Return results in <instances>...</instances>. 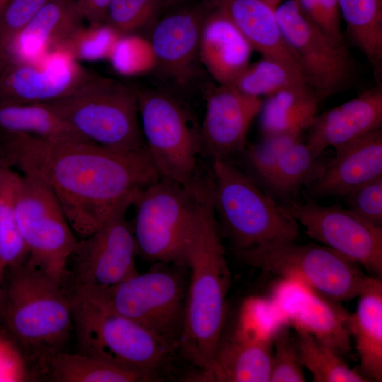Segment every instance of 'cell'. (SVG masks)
Returning <instances> with one entry per match:
<instances>
[{
    "mask_svg": "<svg viewBox=\"0 0 382 382\" xmlns=\"http://www.w3.org/2000/svg\"><path fill=\"white\" fill-rule=\"evenodd\" d=\"M0 152L7 165L51 191L79 238L95 232L123 200L161 178L147 149L122 151L1 132Z\"/></svg>",
    "mask_w": 382,
    "mask_h": 382,
    "instance_id": "cell-1",
    "label": "cell"
},
{
    "mask_svg": "<svg viewBox=\"0 0 382 382\" xmlns=\"http://www.w3.org/2000/svg\"><path fill=\"white\" fill-rule=\"evenodd\" d=\"M185 265L190 270L179 349L207 375L222 338L231 273L219 235L212 188L204 198L187 242Z\"/></svg>",
    "mask_w": 382,
    "mask_h": 382,
    "instance_id": "cell-2",
    "label": "cell"
},
{
    "mask_svg": "<svg viewBox=\"0 0 382 382\" xmlns=\"http://www.w3.org/2000/svg\"><path fill=\"white\" fill-rule=\"evenodd\" d=\"M2 323L25 358L43 374L73 328L70 296L63 285L25 265L8 270Z\"/></svg>",
    "mask_w": 382,
    "mask_h": 382,
    "instance_id": "cell-3",
    "label": "cell"
},
{
    "mask_svg": "<svg viewBox=\"0 0 382 382\" xmlns=\"http://www.w3.org/2000/svg\"><path fill=\"white\" fill-rule=\"evenodd\" d=\"M212 178L215 216L237 251L299 239L286 206L230 161L212 160Z\"/></svg>",
    "mask_w": 382,
    "mask_h": 382,
    "instance_id": "cell-4",
    "label": "cell"
},
{
    "mask_svg": "<svg viewBox=\"0 0 382 382\" xmlns=\"http://www.w3.org/2000/svg\"><path fill=\"white\" fill-rule=\"evenodd\" d=\"M212 186L211 175L188 184L160 178L140 190L132 224L138 254L151 262L185 266L189 237Z\"/></svg>",
    "mask_w": 382,
    "mask_h": 382,
    "instance_id": "cell-5",
    "label": "cell"
},
{
    "mask_svg": "<svg viewBox=\"0 0 382 382\" xmlns=\"http://www.w3.org/2000/svg\"><path fill=\"white\" fill-rule=\"evenodd\" d=\"M46 103L89 142L122 151L146 149L137 89L122 82L93 74L73 93Z\"/></svg>",
    "mask_w": 382,
    "mask_h": 382,
    "instance_id": "cell-6",
    "label": "cell"
},
{
    "mask_svg": "<svg viewBox=\"0 0 382 382\" xmlns=\"http://www.w3.org/2000/svg\"><path fill=\"white\" fill-rule=\"evenodd\" d=\"M151 270L105 290L80 293L144 327L172 352L179 349L187 296L183 267L155 263Z\"/></svg>",
    "mask_w": 382,
    "mask_h": 382,
    "instance_id": "cell-7",
    "label": "cell"
},
{
    "mask_svg": "<svg viewBox=\"0 0 382 382\" xmlns=\"http://www.w3.org/2000/svg\"><path fill=\"white\" fill-rule=\"evenodd\" d=\"M73 327L79 352L96 356L139 372L150 381L173 352L137 323L109 310L87 296H70Z\"/></svg>",
    "mask_w": 382,
    "mask_h": 382,
    "instance_id": "cell-8",
    "label": "cell"
},
{
    "mask_svg": "<svg viewBox=\"0 0 382 382\" xmlns=\"http://www.w3.org/2000/svg\"><path fill=\"white\" fill-rule=\"evenodd\" d=\"M237 253L254 267L298 281L339 302L358 296L367 277L357 264L323 245L274 242Z\"/></svg>",
    "mask_w": 382,
    "mask_h": 382,
    "instance_id": "cell-9",
    "label": "cell"
},
{
    "mask_svg": "<svg viewBox=\"0 0 382 382\" xmlns=\"http://www.w3.org/2000/svg\"><path fill=\"white\" fill-rule=\"evenodd\" d=\"M137 93L143 138L161 178L191 183L198 176L200 129L170 95L151 89H137Z\"/></svg>",
    "mask_w": 382,
    "mask_h": 382,
    "instance_id": "cell-10",
    "label": "cell"
},
{
    "mask_svg": "<svg viewBox=\"0 0 382 382\" xmlns=\"http://www.w3.org/2000/svg\"><path fill=\"white\" fill-rule=\"evenodd\" d=\"M16 207L29 253L25 265L63 285L78 238L57 199L42 182L22 175Z\"/></svg>",
    "mask_w": 382,
    "mask_h": 382,
    "instance_id": "cell-11",
    "label": "cell"
},
{
    "mask_svg": "<svg viewBox=\"0 0 382 382\" xmlns=\"http://www.w3.org/2000/svg\"><path fill=\"white\" fill-rule=\"evenodd\" d=\"M277 20L307 85L321 100L346 88L354 66L345 42L328 35L301 11L296 0L282 2Z\"/></svg>",
    "mask_w": 382,
    "mask_h": 382,
    "instance_id": "cell-12",
    "label": "cell"
},
{
    "mask_svg": "<svg viewBox=\"0 0 382 382\" xmlns=\"http://www.w3.org/2000/svg\"><path fill=\"white\" fill-rule=\"evenodd\" d=\"M136 194L123 200L95 232L78 239L71 256L72 292L105 290L138 274L137 247L132 224L126 218Z\"/></svg>",
    "mask_w": 382,
    "mask_h": 382,
    "instance_id": "cell-13",
    "label": "cell"
},
{
    "mask_svg": "<svg viewBox=\"0 0 382 382\" xmlns=\"http://www.w3.org/2000/svg\"><path fill=\"white\" fill-rule=\"evenodd\" d=\"M312 239L382 277V226L340 204L323 206L311 198L284 204Z\"/></svg>",
    "mask_w": 382,
    "mask_h": 382,
    "instance_id": "cell-14",
    "label": "cell"
},
{
    "mask_svg": "<svg viewBox=\"0 0 382 382\" xmlns=\"http://www.w3.org/2000/svg\"><path fill=\"white\" fill-rule=\"evenodd\" d=\"M93 74L69 50L53 51L40 66L0 57V105L57 100L76 91Z\"/></svg>",
    "mask_w": 382,
    "mask_h": 382,
    "instance_id": "cell-15",
    "label": "cell"
},
{
    "mask_svg": "<svg viewBox=\"0 0 382 382\" xmlns=\"http://www.w3.org/2000/svg\"><path fill=\"white\" fill-rule=\"evenodd\" d=\"M271 300L295 330L309 333L341 356L350 351V313L339 301L289 279L275 285Z\"/></svg>",
    "mask_w": 382,
    "mask_h": 382,
    "instance_id": "cell-16",
    "label": "cell"
},
{
    "mask_svg": "<svg viewBox=\"0 0 382 382\" xmlns=\"http://www.w3.org/2000/svg\"><path fill=\"white\" fill-rule=\"evenodd\" d=\"M262 103L231 85L210 89L200 129L202 149L212 160L229 161L242 154L251 122L260 114Z\"/></svg>",
    "mask_w": 382,
    "mask_h": 382,
    "instance_id": "cell-17",
    "label": "cell"
},
{
    "mask_svg": "<svg viewBox=\"0 0 382 382\" xmlns=\"http://www.w3.org/2000/svg\"><path fill=\"white\" fill-rule=\"evenodd\" d=\"M382 127V84L361 92L332 109L317 115L310 127L306 144L323 154L337 149Z\"/></svg>",
    "mask_w": 382,
    "mask_h": 382,
    "instance_id": "cell-18",
    "label": "cell"
},
{
    "mask_svg": "<svg viewBox=\"0 0 382 382\" xmlns=\"http://www.w3.org/2000/svg\"><path fill=\"white\" fill-rule=\"evenodd\" d=\"M206 21L193 9H182L164 16L154 27L150 45L157 67L183 83L194 68L202 44Z\"/></svg>",
    "mask_w": 382,
    "mask_h": 382,
    "instance_id": "cell-19",
    "label": "cell"
},
{
    "mask_svg": "<svg viewBox=\"0 0 382 382\" xmlns=\"http://www.w3.org/2000/svg\"><path fill=\"white\" fill-rule=\"evenodd\" d=\"M382 175V129L335 149L310 186L316 197H342L355 187Z\"/></svg>",
    "mask_w": 382,
    "mask_h": 382,
    "instance_id": "cell-20",
    "label": "cell"
},
{
    "mask_svg": "<svg viewBox=\"0 0 382 382\" xmlns=\"http://www.w3.org/2000/svg\"><path fill=\"white\" fill-rule=\"evenodd\" d=\"M75 0H51L0 52V57L33 62L48 50L67 43L81 28Z\"/></svg>",
    "mask_w": 382,
    "mask_h": 382,
    "instance_id": "cell-21",
    "label": "cell"
},
{
    "mask_svg": "<svg viewBox=\"0 0 382 382\" xmlns=\"http://www.w3.org/2000/svg\"><path fill=\"white\" fill-rule=\"evenodd\" d=\"M212 1L252 49L262 57L277 59L301 74L282 35L276 8L262 0Z\"/></svg>",
    "mask_w": 382,
    "mask_h": 382,
    "instance_id": "cell-22",
    "label": "cell"
},
{
    "mask_svg": "<svg viewBox=\"0 0 382 382\" xmlns=\"http://www.w3.org/2000/svg\"><path fill=\"white\" fill-rule=\"evenodd\" d=\"M273 340L250 337L237 329L221 338L213 369L202 379L220 382H270Z\"/></svg>",
    "mask_w": 382,
    "mask_h": 382,
    "instance_id": "cell-23",
    "label": "cell"
},
{
    "mask_svg": "<svg viewBox=\"0 0 382 382\" xmlns=\"http://www.w3.org/2000/svg\"><path fill=\"white\" fill-rule=\"evenodd\" d=\"M349 328L360 359V372L371 381H382V283L366 277Z\"/></svg>",
    "mask_w": 382,
    "mask_h": 382,
    "instance_id": "cell-24",
    "label": "cell"
},
{
    "mask_svg": "<svg viewBox=\"0 0 382 382\" xmlns=\"http://www.w3.org/2000/svg\"><path fill=\"white\" fill-rule=\"evenodd\" d=\"M320 101L307 84L282 89L268 96L260 112L263 138L301 136L318 115Z\"/></svg>",
    "mask_w": 382,
    "mask_h": 382,
    "instance_id": "cell-25",
    "label": "cell"
},
{
    "mask_svg": "<svg viewBox=\"0 0 382 382\" xmlns=\"http://www.w3.org/2000/svg\"><path fill=\"white\" fill-rule=\"evenodd\" d=\"M321 156L301 138L287 148L257 184L276 199H285L286 204L302 187L310 185L319 177L325 165Z\"/></svg>",
    "mask_w": 382,
    "mask_h": 382,
    "instance_id": "cell-26",
    "label": "cell"
},
{
    "mask_svg": "<svg viewBox=\"0 0 382 382\" xmlns=\"http://www.w3.org/2000/svg\"><path fill=\"white\" fill-rule=\"evenodd\" d=\"M43 374L55 382H145L143 374L96 356L63 351L47 361Z\"/></svg>",
    "mask_w": 382,
    "mask_h": 382,
    "instance_id": "cell-27",
    "label": "cell"
},
{
    "mask_svg": "<svg viewBox=\"0 0 382 382\" xmlns=\"http://www.w3.org/2000/svg\"><path fill=\"white\" fill-rule=\"evenodd\" d=\"M341 17L354 44L365 56L376 83L382 79V1L339 0Z\"/></svg>",
    "mask_w": 382,
    "mask_h": 382,
    "instance_id": "cell-28",
    "label": "cell"
},
{
    "mask_svg": "<svg viewBox=\"0 0 382 382\" xmlns=\"http://www.w3.org/2000/svg\"><path fill=\"white\" fill-rule=\"evenodd\" d=\"M0 129L50 140L89 142L47 103L0 105Z\"/></svg>",
    "mask_w": 382,
    "mask_h": 382,
    "instance_id": "cell-29",
    "label": "cell"
},
{
    "mask_svg": "<svg viewBox=\"0 0 382 382\" xmlns=\"http://www.w3.org/2000/svg\"><path fill=\"white\" fill-rule=\"evenodd\" d=\"M22 175L4 161L0 166V262L8 270L25 265L28 250L16 217V197Z\"/></svg>",
    "mask_w": 382,
    "mask_h": 382,
    "instance_id": "cell-30",
    "label": "cell"
},
{
    "mask_svg": "<svg viewBox=\"0 0 382 382\" xmlns=\"http://www.w3.org/2000/svg\"><path fill=\"white\" fill-rule=\"evenodd\" d=\"M210 58L220 84L229 85L249 64L252 47L221 12L209 20Z\"/></svg>",
    "mask_w": 382,
    "mask_h": 382,
    "instance_id": "cell-31",
    "label": "cell"
},
{
    "mask_svg": "<svg viewBox=\"0 0 382 382\" xmlns=\"http://www.w3.org/2000/svg\"><path fill=\"white\" fill-rule=\"evenodd\" d=\"M294 340L302 366L313 374L314 382H370L360 371L351 369L342 356L309 333L296 330Z\"/></svg>",
    "mask_w": 382,
    "mask_h": 382,
    "instance_id": "cell-32",
    "label": "cell"
},
{
    "mask_svg": "<svg viewBox=\"0 0 382 382\" xmlns=\"http://www.w3.org/2000/svg\"><path fill=\"white\" fill-rule=\"evenodd\" d=\"M301 84L307 83L299 71L277 59L262 56L258 61L249 63L229 85L260 98Z\"/></svg>",
    "mask_w": 382,
    "mask_h": 382,
    "instance_id": "cell-33",
    "label": "cell"
},
{
    "mask_svg": "<svg viewBox=\"0 0 382 382\" xmlns=\"http://www.w3.org/2000/svg\"><path fill=\"white\" fill-rule=\"evenodd\" d=\"M284 324L287 323L271 299H253L244 305L237 329L255 338L273 340Z\"/></svg>",
    "mask_w": 382,
    "mask_h": 382,
    "instance_id": "cell-34",
    "label": "cell"
},
{
    "mask_svg": "<svg viewBox=\"0 0 382 382\" xmlns=\"http://www.w3.org/2000/svg\"><path fill=\"white\" fill-rule=\"evenodd\" d=\"M301 139L297 135H281L263 138L260 143L246 146L242 152L249 170L248 174L260 183L270 173L287 148Z\"/></svg>",
    "mask_w": 382,
    "mask_h": 382,
    "instance_id": "cell-35",
    "label": "cell"
},
{
    "mask_svg": "<svg viewBox=\"0 0 382 382\" xmlns=\"http://www.w3.org/2000/svg\"><path fill=\"white\" fill-rule=\"evenodd\" d=\"M289 325L284 324L276 332L273 339V352L270 382H304L294 340L289 332Z\"/></svg>",
    "mask_w": 382,
    "mask_h": 382,
    "instance_id": "cell-36",
    "label": "cell"
},
{
    "mask_svg": "<svg viewBox=\"0 0 382 382\" xmlns=\"http://www.w3.org/2000/svg\"><path fill=\"white\" fill-rule=\"evenodd\" d=\"M158 5L156 0H110L105 23L117 32L135 30L151 20Z\"/></svg>",
    "mask_w": 382,
    "mask_h": 382,
    "instance_id": "cell-37",
    "label": "cell"
},
{
    "mask_svg": "<svg viewBox=\"0 0 382 382\" xmlns=\"http://www.w3.org/2000/svg\"><path fill=\"white\" fill-rule=\"evenodd\" d=\"M51 0H8L0 11V52Z\"/></svg>",
    "mask_w": 382,
    "mask_h": 382,
    "instance_id": "cell-38",
    "label": "cell"
},
{
    "mask_svg": "<svg viewBox=\"0 0 382 382\" xmlns=\"http://www.w3.org/2000/svg\"><path fill=\"white\" fill-rule=\"evenodd\" d=\"M343 197L347 209L369 222L382 226V175L355 187Z\"/></svg>",
    "mask_w": 382,
    "mask_h": 382,
    "instance_id": "cell-39",
    "label": "cell"
},
{
    "mask_svg": "<svg viewBox=\"0 0 382 382\" xmlns=\"http://www.w3.org/2000/svg\"><path fill=\"white\" fill-rule=\"evenodd\" d=\"M18 346L8 335L0 330V381L24 378Z\"/></svg>",
    "mask_w": 382,
    "mask_h": 382,
    "instance_id": "cell-40",
    "label": "cell"
},
{
    "mask_svg": "<svg viewBox=\"0 0 382 382\" xmlns=\"http://www.w3.org/2000/svg\"><path fill=\"white\" fill-rule=\"evenodd\" d=\"M318 25L333 39L344 42L339 0H318Z\"/></svg>",
    "mask_w": 382,
    "mask_h": 382,
    "instance_id": "cell-41",
    "label": "cell"
},
{
    "mask_svg": "<svg viewBox=\"0 0 382 382\" xmlns=\"http://www.w3.org/2000/svg\"><path fill=\"white\" fill-rule=\"evenodd\" d=\"M83 19L92 26H100L105 23L110 0H75Z\"/></svg>",
    "mask_w": 382,
    "mask_h": 382,
    "instance_id": "cell-42",
    "label": "cell"
},
{
    "mask_svg": "<svg viewBox=\"0 0 382 382\" xmlns=\"http://www.w3.org/2000/svg\"><path fill=\"white\" fill-rule=\"evenodd\" d=\"M7 286V270L0 262V323L3 322Z\"/></svg>",
    "mask_w": 382,
    "mask_h": 382,
    "instance_id": "cell-43",
    "label": "cell"
},
{
    "mask_svg": "<svg viewBox=\"0 0 382 382\" xmlns=\"http://www.w3.org/2000/svg\"><path fill=\"white\" fill-rule=\"evenodd\" d=\"M276 8L282 1V0H262Z\"/></svg>",
    "mask_w": 382,
    "mask_h": 382,
    "instance_id": "cell-44",
    "label": "cell"
},
{
    "mask_svg": "<svg viewBox=\"0 0 382 382\" xmlns=\"http://www.w3.org/2000/svg\"><path fill=\"white\" fill-rule=\"evenodd\" d=\"M158 4H171V3H174V2H176L177 1H179V0H156Z\"/></svg>",
    "mask_w": 382,
    "mask_h": 382,
    "instance_id": "cell-45",
    "label": "cell"
},
{
    "mask_svg": "<svg viewBox=\"0 0 382 382\" xmlns=\"http://www.w3.org/2000/svg\"><path fill=\"white\" fill-rule=\"evenodd\" d=\"M8 0H0V11Z\"/></svg>",
    "mask_w": 382,
    "mask_h": 382,
    "instance_id": "cell-46",
    "label": "cell"
},
{
    "mask_svg": "<svg viewBox=\"0 0 382 382\" xmlns=\"http://www.w3.org/2000/svg\"><path fill=\"white\" fill-rule=\"evenodd\" d=\"M3 160L0 158V166L2 164Z\"/></svg>",
    "mask_w": 382,
    "mask_h": 382,
    "instance_id": "cell-47",
    "label": "cell"
}]
</instances>
